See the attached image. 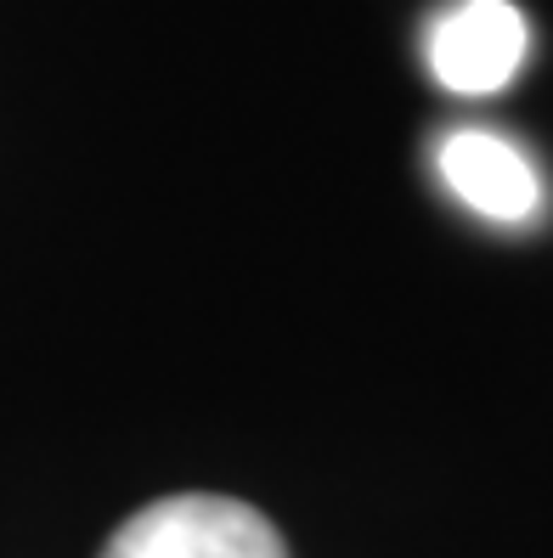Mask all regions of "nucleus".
<instances>
[{
    "mask_svg": "<svg viewBox=\"0 0 553 558\" xmlns=\"http://www.w3.org/2000/svg\"><path fill=\"white\" fill-rule=\"evenodd\" d=\"M103 558H288V547L249 502L192 490L124 519Z\"/></svg>",
    "mask_w": 553,
    "mask_h": 558,
    "instance_id": "obj_1",
    "label": "nucleus"
},
{
    "mask_svg": "<svg viewBox=\"0 0 553 558\" xmlns=\"http://www.w3.org/2000/svg\"><path fill=\"white\" fill-rule=\"evenodd\" d=\"M531 28L514 0H452L430 23L424 57L452 96H492L526 69Z\"/></svg>",
    "mask_w": 553,
    "mask_h": 558,
    "instance_id": "obj_2",
    "label": "nucleus"
},
{
    "mask_svg": "<svg viewBox=\"0 0 553 558\" xmlns=\"http://www.w3.org/2000/svg\"><path fill=\"white\" fill-rule=\"evenodd\" d=\"M435 170H441L452 198L464 209H474L480 220L526 226L542 204L537 163L508 136H492V130H452L435 153Z\"/></svg>",
    "mask_w": 553,
    "mask_h": 558,
    "instance_id": "obj_3",
    "label": "nucleus"
}]
</instances>
